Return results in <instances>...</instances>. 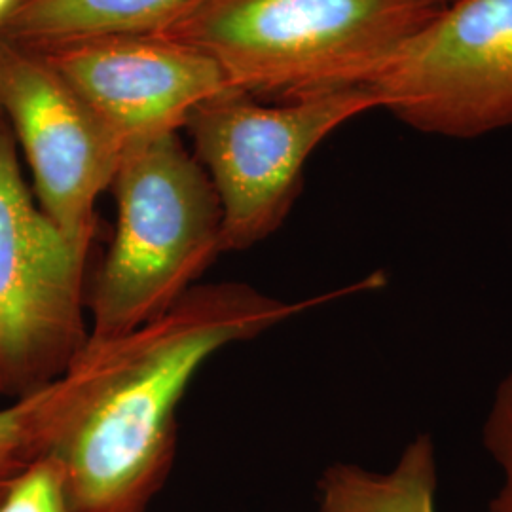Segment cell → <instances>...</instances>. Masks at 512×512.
Segmentation results:
<instances>
[{
    "label": "cell",
    "mask_w": 512,
    "mask_h": 512,
    "mask_svg": "<svg viewBox=\"0 0 512 512\" xmlns=\"http://www.w3.org/2000/svg\"><path fill=\"white\" fill-rule=\"evenodd\" d=\"M384 275L285 302L247 283L194 285L164 315L116 338L90 340L38 389L44 458L54 459L76 512H147L177 456V410L220 349L253 340L313 306L374 291Z\"/></svg>",
    "instance_id": "1"
},
{
    "label": "cell",
    "mask_w": 512,
    "mask_h": 512,
    "mask_svg": "<svg viewBox=\"0 0 512 512\" xmlns=\"http://www.w3.org/2000/svg\"><path fill=\"white\" fill-rule=\"evenodd\" d=\"M437 0H188L148 37L213 59L247 95L368 88Z\"/></svg>",
    "instance_id": "2"
},
{
    "label": "cell",
    "mask_w": 512,
    "mask_h": 512,
    "mask_svg": "<svg viewBox=\"0 0 512 512\" xmlns=\"http://www.w3.org/2000/svg\"><path fill=\"white\" fill-rule=\"evenodd\" d=\"M109 190L118 220L86 285L90 340L164 315L222 255L219 196L179 131L129 143Z\"/></svg>",
    "instance_id": "3"
},
{
    "label": "cell",
    "mask_w": 512,
    "mask_h": 512,
    "mask_svg": "<svg viewBox=\"0 0 512 512\" xmlns=\"http://www.w3.org/2000/svg\"><path fill=\"white\" fill-rule=\"evenodd\" d=\"M372 109H382L372 88H344L275 107L232 90L194 110L184 129L219 196L222 253L270 238L293 209L315 148Z\"/></svg>",
    "instance_id": "4"
},
{
    "label": "cell",
    "mask_w": 512,
    "mask_h": 512,
    "mask_svg": "<svg viewBox=\"0 0 512 512\" xmlns=\"http://www.w3.org/2000/svg\"><path fill=\"white\" fill-rule=\"evenodd\" d=\"M86 262L40 209L0 114V397L52 384L88 342Z\"/></svg>",
    "instance_id": "5"
},
{
    "label": "cell",
    "mask_w": 512,
    "mask_h": 512,
    "mask_svg": "<svg viewBox=\"0 0 512 512\" xmlns=\"http://www.w3.org/2000/svg\"><path fill=\"white\" fill-rule=\"evenodd\" d=\"M368 88L423 133L473 139L512 126V0L448 2Z\"/></svg>",
    "instance_id": "6"
},
{
    "label": "cell",
    "mask_w": 512,
    "mask_h": 512,
    "mask_svg": "<svg viewBox=\"0 0 512 512\" xmlns=\"http://www.w3.org/2000/svg\"><path fill=\"white\" fill-rule=\"evenodd\" d=\"M0 114L33 175L40 209L88 258L95 203L109 190L124 141L55 71L46 55L0 38Z\"/></svg>",
    "instance_id": "7"
},
{
    "label": "cell",
    "mask_w": 512,
    "mask_h": 512,
    "mask_svg": "<svg viewBox=\"0 0 512 512\" xmlns=\"http://www.w3.org/2000/svg\"><path fill=\"white\" fill-rule=\"evenodd\" d=\"M42 55L126 147L183 129L205 101L236 90L207 55L148 35L92 38Z\"/></svg>",
    "instance_id": "8"
},
{
    "label": "cell",
    "mask_w": 512,
    "mask_h": 512,
    "mask_svg": "<svg viewBox=\"0 0 512 512\" xmlns=\"http://www.w3.org/2000/svg\"><path fill=\"white\" fill-rule=\"evenodd\" d=\"M188 0H18L0 38L35 52L114 35H150Z\"/></svg>",
    "instance_id": "9"
},
{
    "label": "cell",
    "mask_w": 512,
    "mask_h": 512,
    "mask_svg": "<svg viewBox=\"0 0 512 512\" xmlns=\"http://www.w3.org/2000/svg\"><path fill=\"white\" fill-rule=\"evenodd\" d=\"M319 512H437L435 444L420 435L391 471L334 463L319 484Z\"/></svg>",
    "instance_id": "10"
},
{
    "label": "cell",
    "mask_w": 512,
    "mask_h": 512,
    "mask_svg": "<svg viewBox=\"0 0 512 512\" xmlns=\"http://www.w3.org/2000/svg\"><path fill=\"white\" fill-rule=\"evenodd\" d=\"M44 458L37 391L0 408V505L38 459Z\"/></svg>",
    "instance_id": "11"
},
{
    "label": "cell",
    "mask_w": 512,
    "mask_h": 512,
    "mask_svg": "<svg viewBox=\"0 0 512 512\" xmlns=\"http://www.w3.org/2000/svg\"><path fill=\"white\" fill-rule=\"evenodd\" d=\"M482 440L505 473V484L490 503V512H512V372L497 385Z\"/></svg>",
    "instance_id": "12"
},
{
    "label": "cell",
    "mask_w": 512,
    "mask_h": 512,
    "mask_svg": "<svg viewBox=\"0 0 512 512\" xmlns=\"http://www.w3.org/2000/svg\"><path fill=\"white\" fill-rule=\"evenodd\" d=\"M0 512H76L63 492L54 459L42 458L21 476L0 505Z\"/></svg>",
    "instance_id": "13"
},
{
    "label": "cell",
    "mask_w": 512,
    "mask_h": 512,
    "mask_svg": "<svg viewBox=\"0 0 512 512\" xmlns=\"http://www.w3.org/2000/svg\"><path fill=\"white\" fill-rule=\"evenodd\" d=\"M16 2H18V0H0V21L10 12V8H12Z\"/></svg>",
    "instance_id": "14"
},
{
    "label": "cell",
    "mask_w": 512,
    "mask_h": 512,
    "mask_svg": "<svg viewBox=\"0 0 512 512\" xmlns=\"http://www.w3.org/2000/svg\"><path fill=\"white\" fill-rule=\"evenodd\" d=\"M437 2H439V4H442V6H446V4H448V2H452V0H437Z\"/></svg>",
    "instance_id": "15"
}]
</instances>
